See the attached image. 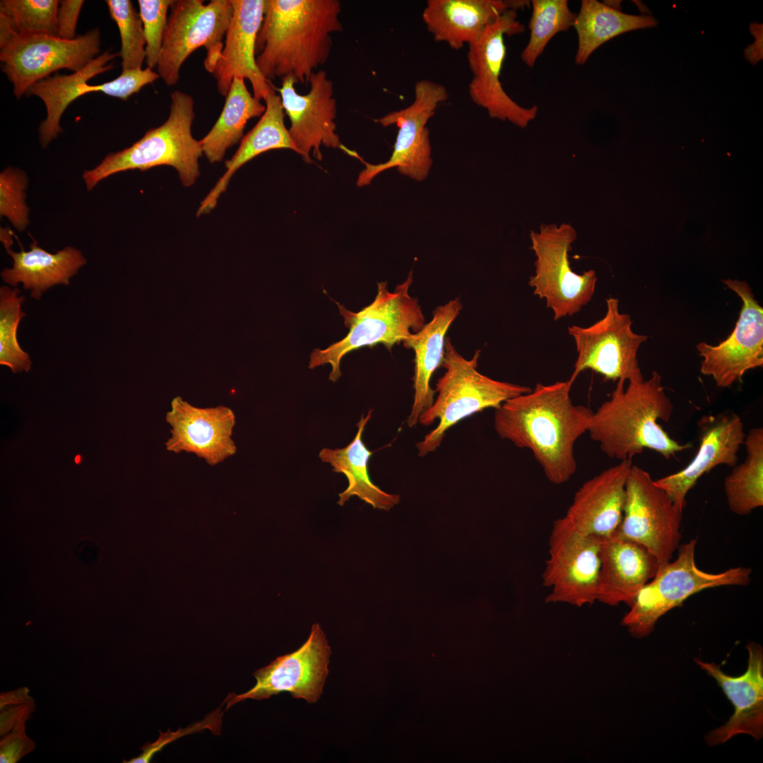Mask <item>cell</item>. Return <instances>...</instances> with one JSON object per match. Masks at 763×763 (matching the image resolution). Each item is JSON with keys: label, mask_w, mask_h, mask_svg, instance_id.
<instances>
[{"label": "cell", "mask_w": 763, "mask_h": 763, "mask_svg": "<svg viewBox=\"0 0 763 763\" xmlns=\"http://www.w3.org/2000/svg\"><path fill=\"white\" fill-rule=\"evenodd\" d=\"M447 99L448 93L443 85L421 80L415 83V98L409 106L374 119L384 127L393 124L398 127L394 150L389 160L383 163L372 165L362 159L365 168L360 172L357 185H368L377 175L393 167L415 180H424L432 163L426 124L439 104Z\"/></svg>", "instance_id": "obj_15"}, {"label": "cell", "mask_w": 763, "mask_h": 763, "mask_svg": "<svg viewBox=\"0 0 763 763\" xmlns=\"http://www.w3.org/2000/svg\"><path fill=\"white\" fill-rule=\"evenodd\" d=\"M292 76L282 79L278 89L285 113L290 126L289 134L297 153L306 162H312L311 155L322 160L321 146L338 148L350 156L360 159L354 150L346 148L336 132L337 103L333 81L325 71L314 72L309 80V90L302 95L296 91Z\"/></svg>", "instance_id": "obj_16"}, {"label": "cell", "mask_w": 763, "mask_h": 763, "mask_svg": "<svg viewBox=\"0 0 763 763\" xmlns=\"http://www.w3.org/2000/svg\"><path fill=\"white\" fill-rule=\"evenodd\" d=\"M35 701L29 703L12 706L1 711L0 714V735H6L12 731L16 725L23 720L28 721L35 711Z\"/></svg>", "instance_id": "obj_43"}, {"label": "cell", "mask_w": 763, "mask_h": 763, "mask_svg": "<svg viewBox=\"0 0 763 763\" xmlns=\"http://www.w3.org/2000/svg\"><path fill=\"white\" fill-rule=\"evenodd\" d=\"M222 714H220V708L212 712L211 714L206 716L201 722L195 723L194 725L186 728H179L177 732H171L170 730L167 733L160 732V736L158 740L151 744H145L141 749L142 752L136 757L131 759L127 763H147L152 759L153 756L160 751L167 744L175 740L179 737L194 733L196 731H201L206 728H208L213 733H220L221 725Z\"/></svg>", "instance_id": "obj_40"}, {"label": "cell", "mask_w": 763, "mask_h": 763, "mask_svg": "<svg viewBox=\"0 0 763 763\" xmlns=\"http://www.w3.org/2000/svg\"><path fill=\"white\" fill-rule=\"evenodd\" d=\"M28 186L27 174L18 167H7L0 174V215L20 232L30 223L25 201Z\"/></svg>", "instance_id": "obj_38"}, {"label": "cell", "mask_w": 763, "mask_h": 763, "mask_svg": "<svg viewBox=\"0 0 763 763\" xmlns=\"http://www.w3.org/2000/svg\"><path fill=\"white\" fill-rule=\"evenodd\" d=\"M597 601L631 606L659 564L641 545L618 535L601 538Z\"/></svg>", "instance_id": "obj_24"}, {"label": "cell", "mask_w": 763, "mask_h": 763, "mask_svg": "<svg viewBox=\"0 0 763 763\" xmlns=\"http://www.w3.org/2000/svg\"><path fill=\"white\" fill-rule=\"evenodd\" d=\"M172 0H138L139 15L146 40V63L157 66L168 23Z\"/></svg>", "instance_id": "obj_39"}, {"label": "cell", "mask_w": 763, "mask_h": 763, "mask_svg": "<svg viewBox=\"0 0 763 763\" xmlns=\"http://www.w3.org/2000/svg\"><path fill=\"white\" fill-rule=\"evenodd\" d=\"M194 117L193 97L180 90L172 92L170 114L162 125L147 131L131 146L108 154L93 169L84 171L82 177L87 190L114 174L146 171L160 165L173 167L184 186L194 184L199 175V159L203 154L200 141L191 134Z\"/></svg>", "instance_id": "obj_4"}, {"label": "cell", "mask_w": 763, "mask_h": 763, "mask_svg": "<svg viewBox=\"0 0 763 763\" xmlns=\"http://www.w3.org/2000/svg\"><path fill=\"white\" fill-rule=\"evenodd\" d=\"M530 4L526 0H428L422 16L435 41L458 50L476 41L508 10Z\"/></svg>", "instance_id": "obj_25"}, {"label": "cell", "mask_w": 763, "mask_h": 763, "mask_svg": "<svg viewBox=\"0 0 763 763\" xmlns=\"http://www.w3.org/2000/svg\"><path fill=\"white\" fill-rule=\"evenodd\" d=\"M620 379L610 398L593 412L587 432L609 458L619 461L632 460L645 449L660 454L666 459L691 447L673 439L659 425L668 422L673 404L656 371L640 382Z\"/></svg>", "instance_id": "obj_3"}, {"label": "cell", "mask_w": 763, "mask_h": 763, "mask_svg": "<svg viewBox=\"0 0 763 763\" xmlns=\"http://www.w3.org/2000/svg\"><path fill=\"white\" fill-rule=\"evenodd\" d=\"M744 444L745 461L732 467L723 483L731 511L740 516L763 506V428L751 429Z\"/></svg>", "instance_id": "obj_33"}, {"label": "cell", "mask_w": 763, "mask_h": 763, "mask_svg": "<svg viewBox=\"0 0 763 763\" xmlns=\"http://www.w3.org/2000/svg\"><path fill=\"white\" fill-rule=\"evenodd\" d=\"M83 4L84 1L81 0L59 1L57 11L59 37L69 40L76 37L78 20Z\"/></svg>", "instance_id": "obj_42"}, {"label": "cell", "mask_w": 763, "mask_h": 763, "mask_svg": "<svg viewBox=\"0 0 763 763\" xmlns=\"http://www.w3.org/2000/svg\"><path fill=\"white\" fill-rule=\"evenodd\" d=\"M530 237L536 257L535 275L528 282L533 294L546 300L555 320L574 315L591 300L597 281L594 270L578 274L571 268L569 252L577 237L575 229L569 223L542 224Z\"/></svg>", "instance_id": "obj_8"}, {"label": "cell", "mask_w": 763, "mask_h": 763, "mask_svg": "<svg viewBox=\"0 0 763 763\" xmlns=\"http://www.w3.org/2000/svg\"><path fill=\"white\" fill-rule=\"evenodd\" d=\"M682 514L649 473L632 464L622 517L615 532L644 546L660 567L671 561L680 547Z\"/></svg>", "instance_id": "obj_13"}, {"label": "cell", "mask_w": 763, "mask_h": 763, "mask_svg": "<svg viewBox=\"0 0 763 763\" xmlns=\"http://www.w3.org/2000/svg\"><path fill=\"white\" fill-rule=\"evenodd\" d=\"M231 0H173L168 16L157 73L167 85H175L183 63L193 52L206 50L204 67L212 73L222 52L232 15Z\"/></svg>", "instance_id": "obj_9"}, {"label": "cell", "mask_w": 763, "mask_h": 763, "mask_svg": "<svg viewBox=\"0 0 763 763\" xmlns=\"http://www.w3.org/2000/svg\"><path fill=\"white\" fill-rule=\"evenodd\" d=\"M656 24L651 15L628 14L597 0H582L573 26L578 38L575 61L584 64L595 50L610 39Z\"/></svg>", "instance_id": "obj_31"}, {"label": "cell", "mask_w": 763, "mask_h": 763, "mask_svg": "<svg viewBox=\"0 0 763 763\" xmlns=\"http://www.w3.org/2000/svg\"><path fill=\"white\" fill-rule=\"evenodd\" d=\"M697 425L699 446L692 461L680 471L653 480L682 511L688 492L704 474L720 465L732 468L738 463L746 436L740 417L731 411L703 416Z\"/></svg>", "instance_id": "obj_19"}, {"label": "cell", "mask_w": 763, "mask_h": 763, "mask_svg": "<svg viewBox=\"0 0 763 763\" xmlns=\"http://www.w3.org/2000/svg\"><path fill=\"white\" fill-rule=\"evenodd\" d=\"M723 283L743 301L735 329L717 345H697L703 357L701 372L721 388L741 382L746 372L763 365V309L747 282L728 279Z\"/></svg>", "instance_id": "obj_18"}, {"label": "cell", "mask_w": 763, "mask_h": 763, "mask_svg": "<svg viewBox=\"0 0 763 763\" xmlns=\"http://www.w3.org/2000/svg\"><path fill=\"white\" fill-rule=\"evenodd\" d=\"M605 316L593 324L581 327L569 326L568 333L574 338L577 357L569 379L574 383L583 371L591 369L605 380L640 382L644 377L640 369L637 352L647 337L632 330L630 316L619 312V300H606Z\"/></svg>", "instance_id": "obj_12"}, {"label": "cell", "mask_w": 763, "mask_h": 763, "mask_svg": "<svg viewBox=\"0 0 763 763\" xmlns=\"http://www.w3.org/2000/svg\"><path fill=\"white\" fill-rule=\"evenodd\" d=\"M17 288L1 286L0 288V364L13 373L28 372L31 367L29 355L20 346L17 329L25 313L21 310L25 300Z\"/></svg>", "instance_id": "obj_36"}, {"label": "cell", "mask_w": 763, "mask_h": 763, "mask_svg": "<svg viewBox=\"0 0 763 763\" xmlns=\"http://www.w3.org/2000/svg\"><path fill=\"white\" fill-rule=\"evenodd\" d=\"M166 421L172 427L165 442L169 451L193 453L212 466L237 451L232 439L235 415L227 407L201 408L176 397Z\"/></svg>", "instance_id": "obj_20"}, {"label": "cell", "mask_w": 763, "mask_h": 763, "mask_svg": "<svg viewBox=\"0 0 763 763\" xmlns=\"http://www.w3.org/2000/svg\"><path fill=\"white\" fill-rule=\"evenodd\" d=\"M232 15L223 47L212 71L219 93L226 97L233 79H247L259 100L266 98L274 87L259 71L256 62V44L265 10L266 0H231Z\"/></svg>", "instance_id": "obj_21"}, {"label": "cell", "mask_w": 763, "mask_h": 763, "mask_svg": "<svg viewBox=\"0 0 763 763\" xmlns=\"http://www.w3.org/2000/svg\"><path fill=\"white\" fill-rule=\"evenodd\" d=\"M266 110L256 124L245 135L235 153L225 161V172L201 202L197 217L208 213L225 191L232 176L247 162L259 155L274 149H290L297 153L288 129L285 125V111L280 95L275 90L265 99Z\"/></svg>", "instance_id": "obj_28"}, {"label": "cell", "mask_w": 763, "mask_h": 763, "mask_svg": "<svg viewBox=\"0 0 763 763\" xmlns=\"http://www.w3.org/2000/svg\"><path fill=\"white\" fill-rule=\"evenodd\" d=\"M517 11L510 9L504 13L468 45L467 60L473 74L468 93L471 100L485 109L490 117L524 129L536 117L538 106L524 107L516 103L499 80L507 54L504 37L525 31L524 25L517 20Z\"/></svg>", "instance_id": "obj_14"}, {"label": "cell", "mask_w": 763, "mask_h": 763, "mask_svg": "<svg viewBox=\"0 0 763 763\" xmlns=\"http://www.w3.org/2000/svg\"><path fill=\"white\" fill-rule=\"evenodd\" d=\"M331 652L324 632L318 623L314 624L298 649L277 657L253 673L256 683L252 688L241 694H229L225 710L247 699L261 700L283 692L309 704L317 702L329 674Z\"/></svg>", "instance_id": "obj_17"}, {"label": "cell", "mask_w": 763, "mask_h": 763, "mask_svg": "<svg viewBox=\"0 0 763 763\" xmlns=\"http://www.w3.org/2000/svg\"><path fill=\"white\" fill-rule=\"evenodd\" d=\"M413 274L410 271L406 280L393 292L388 290L386 281L377 283L374 300L357 312L336 302L349 331L327 348L314 350L309 367L330 364L332 370L329 379L335 382L341 375V361L348 353L377 344L391 351L394 345L403 343L413 333L420 331L426 323L418 299L409 293Z\"/></svg>", "instance_id": "obj_6"}, {"label": "cell", "mask_w": 763, "mask_h": 763, "mask_svg": "<svg viewBox=\"0 0 763 763\" xmlns=\"http://www.w3.org/2000/svg\"><path fill=\"white\" fill-rule=\"evenodd\" d=\"M462 309L459 297L450 300L434 311L432 320L403 343L414 351L413 402L407 425L414 427L420 415L433 403L435 391L430 386L433 373L442 366L446 333Z\"/></svg>", "instance_id": "obj_26"}, {"label": "cell", "mask_w": 763, "mask_h": 763, "mask_svg": "<svg viewBox=\"0 0 763 763\" xmlns=\"http://www.w3.org/2000/svg\"><path fill=\"white\" fill-rule=\"evenodd\" d=\"M697 539L679 547L675 561L659 567L654 576L640 590L622 625L634 637L648 636L661 617L678 607L692 595L708 588L725 586H746L752 570L749 567H731L711 573L696 564Z\"/></svg>", "instance_id": "obj_7"}, {"label": "cell", "mask_w": 763, "mask_h": 763, "mask_svg": "<svg viewBox=\"0 0 763 763\" xmlns=\"http://www.w3.org/2000/svg\"><path fill=\"white\" fill-rule=\"evenodd\" d=\"M34 699L30 694V690L27 687H22L9 692H4L0 694L1 711L12 706L23 704L33 702Z\"/></svg>", "instance_id": "obj_44"}, {"label": "cell", "mask_w": 763, "mask_h": 763, "mask_svg": "<svg viewBox=\"0 0 763 763\" xmlns=\"http://www.w3.org/2000/svg\"><path fill=\"white\" fill-rule=\"evenodd\" d=\"M632 460L620 461L584 483L564 516L581 533L600 538L612 536L622 517Z\"/></svg>", "instance_id": "obj_23"}, {"label": "cell", "mask_w": 763, "mask_h": 763, "mask_svg": "<svg viewBox=\"0 0 763 763\" xmlns=\"http://www.w3.org/2000/svg\"><path fill=\"white\" fill-rule=\"evenodd\" d=\"M601 538L584 534L564 516L553 522L543 584L545 601L581 607L597 601Z\"/></svg>", "instance_id": "obj_11"}, {"label": "cell", "mask_w": 763, "mask_h": 763, "mask_svg": "<svg viewBox=\"0 0 763 763\" xmlns=\"http://www.w3.org/2000/svg\"><path fill=\"white\" fill-rule=\"evenodd\" d=\"M531 2L530 37L521 53L522 61L528 67L534 66L555 35L574 26L576 18V13L570 10L567 0H533Z\"/></svg>", "instance_id": "obj_35"}, {"label": "cell", "mask_w": 763, "mask_h": 763, "mask_svg": "<svg viewBox=\"0 0 763 763\" xmlns=\"http://www.w3.org/2000/svg\"><path fill=\"white\" fill-rule=\"evenodd\" d=\"M105 3L119 29L122 71L142 69L146 60V40L139 13L129 0H107Z\"/></svg>", "instance_id": "obj_37"}, {"label": "cell", "mask_w": 763, "mask_h": 763, "mask_svg": "<svg viewBox=\"0 0 763 763\" xmlns=\"http://www.w3.org/2000/svg\"><path fill=\"white\" fill-rule=\"evenodd\" d=\"M58 0H1L0 42L18 35L58 37Z\"/></svg>", "instance_id": "obj_34"}, {"label": "cell", "mask_w": 763, "mask_h": 763, "mask_svg": "<svg viewBox=\"0 0 763 763\" xmlns=\"http://www.w3.org/2000/svg\"><path fill=\"white\" fill-rule=\"evenodd\" d=\"M244 81L233 79L219 117L200 140L203 153L211 163L222 161L227 150L242 139L247 122L261 117L266 110V105L249 92Z\"/></svg>", "instance_id": "obj_32"}, {"label": "cell", "mask_w": 763, "mask_h": 763, "mask_svg": "<svg viewBox=\"0 0 763 763\" xmlns=\"http://www.w3.org/2000/svg\"><path fill=\"white\" fill-rule=\"evenodd\" d=\"M100 45L98 28L70 40L49 35H16L0 42L1 70L20 99L32 84L54 71H80L99 55Z\"/></svg>", "instance_id": "obj_10"}, {"label": "cell", "mask_w": 763, "mask_h": 763, "mask_svg": "<svg viewBox=\"0 0 763 763\" xmlns=\"http://www.w3.org/2000/svg\"><path fill=\"white\" fill-rule=\"evenodd\" d=\"M26 720L18 722L11 732L2 736L1 763H16L35 749V743L26 734Z\"/></svg>", "instance_id": "obj_41"}, {"label": "cell", "mask_w": 763, "mask_h": 763, "mask_svg": "<svg viewBox=\"0 0 763 763\" xmlns=\"http://www.w3.org/2000/svg\"><path fill=\"white\" fill-rule=\"evenodd\" d=\"M30 249L16 252L7 248L13 259V266L4 268L1 276L3 280L16 288L22 283L25 290H30V296L40 300L42 293L55 285H68L69 279L86 264L81 250L66 247L55 253L41 248L32 239Z\"/></svg>", "instance_id": "obj_27"}, {"label": "cell", "mask_w": 763, "mask_h": 763, "mask_svg": "<svg viewBox=\"0 0 763 763\" xmlns=\"http://www.w3.org/2000/svg\"><path fill=\"white\" fill-rule=\"evenodd\" d=\"M573 382L538 383L528 393L514 397L495 409L494 427L501 438L530 450L547 479L555 485L575 473L574 446L587 432L593 411L575 405Z\"/></svg>", "instance_id": "obj_1"}, {"label": "cell", "mask_w": 763, "mask_h": 763, "mask_svg": "<svg viewBox=\"0 0 763 763\" xmlns=\"http://www.w3.org/2000/svg\"><path fill=\"white\" fill-rule=\"evenodd\" d=\"M747 668L745 673L731 676L719 665L694 659L712 677L734 706V713L723 726L709 732L706 741L710 746L723 744L739 734L759 740L763 735V649L755 643L747 645Z\"/></svg>", "instance_id": "obj_22"}, {"label": "cell", "mask_w": 763, "mask_h": 763, "mask_svg": "<svg viewBox=\"0 0 763 763\" xmlns=\"http://www.w3.org/2000/svg\"><path fill=\"white\" fill-rule=\"evenodd\" d=\"M119 53L107 50L78 71L69 75L49 76L32 84L25 95H35L44 102L47 117L39 126L40 143L46 148L62 132L61 117L67 107L81 95V85L113 68L110 64Z\"/></svg>", "instance_id": "obj_29"}, {"label": "cell", "mask_w": 763, "mask_h": 763, "mask_svg": "<svg viewBox=\"0 0 763 763\" xmlns=\"http://www.w3.org/2000/svg\"><path fill=\"white\" fill-rule=\"evenodd\" d=\"M338 0H266L256 62L270 82L292 76L309 83L330 55L332 34L343 30Z\"/></svg>", "instance_id": "obj_2"}, {"label": "cell", "mask_w": 763, "mask_h": 763, "mask_svg": "<svg viewBox=\"0 0 763 763\" xmlns=\"http://www.w3.org/2000/svg\"><path fill=\"white\" fill-rule=\"evenodd\" d=\"M480 350L471 360L463 357L446 338L442 366L445 372L436 385L437 398L420 417L425 426L438 420L437 427L418 443V455L425 456L441 444L448 430L471 415L497 408L506 401L528 393L531 388L493 379L478 371Z\"/></svg>", "instance_id": "obj_5"}, {"label": "cell", "mask_w": 763, "mask_h": 763, "mask_svg": "<svg viewBox=\"0 0 763 763\" xmlns=\"http://www.w3.org/2000/svg\"><path fill=\"white\" fill-rule=\"evenodd\" d=\"M369 410L366 417L362 415L357 422V432L353 439L342 449H323L319 454L323 462L329 463L333 471L343 473L348 481L345 490L338 495V504L343 506L356 495L374 508L389 510L399 502V496L389 494L375 485L369 478L368 461L373 452L362 441L365 427L372 416Z\"/></svg>", "instance_id": "obj_30"}]
</instances>
